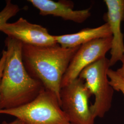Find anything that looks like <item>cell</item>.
Segmentation results:
<instances>
[{"mask_svg":"<svg viewBox=\"0 0 124 124\" xmlns=\"http://www.w3.org/2000/svg\"><path fill=\"white\" fill-rule=\"evenodd\" d=\"M7 58L0 82V109L17 108L32 102L45 88L24 67L22 43L12 37L5 40Z\"/></svg>","mask_w":124,"mask_h":124,"instance_id":"cell-1","label":"cell"},{"mask_svg":"<svg viewBox=\"0 0 124 124\" xmlns=\"http://www.w3.org/2000/svg\"><path fill=\"white\" fill-rule=\"evenodd\" d=\"M23 44V43H22ZM80 46L65 48L59 45L34 46L23 44L22 56L27 71L60 101L62 79Z\"/></svg>","mask_w":124,"mask_h":124,"instance_id":"cell-2","label":"cell"},{"mask_svg":"<svg viewBox=\"0 0 124 124\" xmlns=\"http://www.w3.org/2000/svg\"><path fill=\"white\" fill-rule=\"evenodd\" d=\"M0 114L15 116L23 124H70L57 97L45 89L32 102L15 108L0 109Z\"/></svg>","mask_w":124,"mask_h":124,"instance_id":"cell-3","label":"cell"},{"mask_svg":"<svg viewBox=\"0 0 124 124\" xmlns=\"http://www.w3.org/2000/svg\"><path fill=\"white\" fill-rule=\"evenodd\" d=\"M110 67L109 59L105 57L85 68L79 76L95 97L94 102L90 106L95 119L103 117L112 106L115 90L108 76Z\"/></svg>","mask_w":124,"mask_h":124,"instance_id":"cell-4","label":"cell"},{"mask_svg":"<svg viewBox=\"0 0 124 124\" xmlns=\"http://www.w3.org/2000/svg\"><path fill=\"white\" fill-rule=\"evenodd\" d=\"M92 96L84 80L79 77L61 88L60 106L70 124H94L89 104Z\"/></svg>","mask_w":124,"mask_h":124,"instance_id":"cell-5","label":"cell"},{"mask_svg":"<svg viewBox=\"0 0 124 124\" xmlns=\"http://www.w3.org/2000/svg\"><path fill=\"white\" fill-rule=\"evenodd\" d=\"M112 36L94 40L81 45L71 60L61 83V88L77 79L85 68L102 58L110 51Z\"/></svg>","mask_w":124,"mask_h":124,"instance_id":"cell-6","label":"cell"},{"mask_svg":"<svg viewBox=\"0 0 124 124\" xmlns=\"http://www.w3.org/2000/svg\"><path fill=\"white\" fill-rule=\"evenodd\" d=\"M0 32L24 44L47 46L57 44L54 36L50 34L46 28L29 22L23 18H19L15 22L7 23Z\"/></svg>","mask_w":124,"mask_h":124,"instance_id":"cell-7","label":"cell"},{"mask_svg":"<svg viewBox=\"0 0 124 124\" xmlns=\"http://www.w3.org/2000/svg\"><path fill=\"white\" fill-rule=\"evenodd\" d=\"M107 8L106 23L111 30L112 40L109 59L110 66L120 61L124 54V35L121 27L124 21V0H104Z\"/></svg>","mask_w":124,"mask_h":124,"instance_id":"cell-8","label":"cell"},{"mask_svg":"<svg viewBox=\"0 0 124 124\" xmlns=\"http://www.w3.org/2000/svg\"><path fill=\"white\" fill-rule=\"evenodd\" d=\"M38 9L42 16L53 15L64 20L80 23L85 22L91 15V9L74 10V3L70 1L52 0H29Z\"/></svg>","mask_w":124,"mask_h":124,"instance_id":"cell-9","label":"cell"},{"mask_svg":"<svg viewBox=\"0 0 124 124\" xmlns=\"http://www.w3.org/2000/svg\"><path fill=\"white\" fill-rule=\"evenodd\" d=\"M109 24L106 23L100 26L84 29L77 33L54 36L57 44L63 48H72L80 46L94 40L111 37Z\"/></svg>","mask_w":124,"mask_h":124,"instance_id":"cell-10","label":"cell"},{"mask_svg":"<svg viewBox=\"0 0 124 124\" xmlns=\"http://www.w3.org/2000/svg\"><path fill=\"white\" fill-rule=\"evenodd\" d=\"M20 10L19 6L13 3L11 0L6 1L4 8L0 12V30L11 18L15 16Z\"/></svg>","mask_w":124,"mask_h":124,"instance_id":"cell-11","label":"cell"},{"mask_svg":"<svg viewBox=\"0 0 124 124\" xmlns=\"http://www.w3.org/2000/svg\"><path fill=\"white\" fill-rule=\"evenodd\" d=\"M108 76L110 84L115 91L121 92L124 97V80L116 71L109 69L108 72Z\"/></svg>","mask_w":124,"mask_h":124,"instance_id":"cell-12","label":"cell"},{"mask_svg":"<svg viewBox=\"0 0 124 124\" xmlns=\"http://www.w3.org/2000/svg\"><path fill=\"white\" fill-rule=\"evenodd\" d=\"M7 51L6 50H3L2 52V55L0 58V82L1 80L3 73L4 69L5 63L7 58Z\"/></svg>","mask_w":124,"mask_h":124,"instance_id":"cell-13","label":"cell"},{"mask_svg":"<svg viewBox=\"0 0 124 124\" xmlns=\"http://www.w3.org/2000/svg\"><path fill=\"white\" fill-rule=\"evenodd\" d=\"M120 61L122 62V66L118 69L116 72L118 75L124 80V54Z\"/></svg>","mask_w":124,"mask_h":124,"instance_id":"cell-14","label":"cell"},{"mask_svg":"<svg viewBox=\"0 0 124 124\" xmlns=\"http://www.w3.org/2000/svg\"><path fill=\"white\" fill-rule=\"evenodd\" d=\"M1 124H23L22 122L20 120H18V119H17L16 120H15L14 121H13L12 122L10 123H8L6 121H3Z\"/></svg>","mask_w":124,"mask_h":124,"instance_id":"cell-15","label":"cell"}]
</instances>
